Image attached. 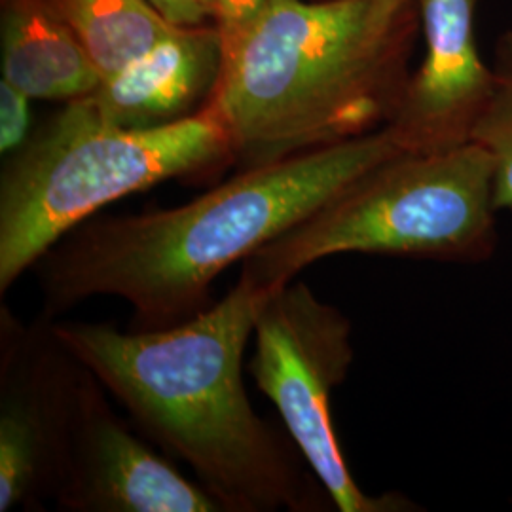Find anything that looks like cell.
<instances>
[{"instance_id":"6da1fadb","label":"cell","mask_w":512,"mask_h":512,"mask_svg":"<svg viewBox=\"0 0 512 512\" xmlns=\"http://www.w3.org/2000/svg\"><path fill=\"white\" fill-rule=\"evenodd\" d=\"M270 293L241 272L222 300L175 327L124 332L54 319V330L139 431L192 469L222 512L330 511V495L289 433L258 416L243 382L245 351Z\"/></svg>"},{"instance_id":"7a4b0ae2","label":"cell","mask_w":512,"mask_h":512,"mask_svg":"<svg viewBox=\"0 0 512 512\" xmlns=\"http://www.w3.org/2000/svg\"><path fill=\"white\" fill-rule=\"evenodd\" d=\"M404 152L391 129L270 164L171 209L93 217L35 264L44 313L57 315L95 296L133 310L131 330L181 325L213 304V283L289 232L387 158Z\"/></svg>"},{"instance_id":"3957f363","label":"cell","mask_w":512,"mask_h":512,"mask_svg":"<svg viewBox=\"0 0 512 512\" xmlns=\"http://www.w3.org/2000/svg\"><path fill=\"white\" fill-rule=\"evenodd\" d=\"M370 0H266L224 46L209 99L245 167L384 128L410 76L404 38L372 37Z\"/></svg>"},{"instance_id":"277c9868","label":"cell","mask_w":512,"mask_h":512,"mask_svg":"<svg viewBox=\"0 0 512 512\" xmlns=\"http://www.w3.org/2000/svg\"><path fill=\"white\" fill-rule=\"evenodd\" d=\"M234 158L217 112L160 128H122L88 97L67 103L10 154L0 177V293L103 207Z\"/></svg>"},{"instance_id":"5b68a950","label":"cell","mask_w":512,"mask_h":512,"mask_svg":"<svg viewBox=\"0 0 512 512\" xmlns=\"http://www.w3.org/2000/svg\"><path fill=\"white\" fill-rule=\"evenodd\" d=\"M497 213L494 165L484 148L399 152L258 249L241 272L274 289L325 258L351 253L482 264L497 251Z\"/></svg>"},{"instance_id":"8992f818","label":"cell","mask_w":512,"mask_h":512,"mask_svg":"<svg viewBox=\"0 0 512 512\" xmlns=\"http://www.w3.org/2000/svg\"><path fill=\"white\" fill-rule=\"evenodd\" d=\"M348 315L304 281L274 287L258 313L249 374L274 403L285 431L340 512H418L399 492L370 495L349 471L332 423V391L355 361Z\"/></svg>"},{"instance_id":"52a82bcc","label":"cell","mask_w":512,"mask_h":512,"mask_svg":"<svg viewBox=\"0 0 512 512\" xmlns=\"http://www.w3.org/2000/svg\"><path fill=\"white\" fill-rule=\"evenodd\" d=\"M84 370L55 334L54 317L25 323L0 308V512L54 503Z\"/></svg>"},{"instance_id":"ba28073f","label":"cell","mask_w":512,"mask_h":512,"mask_svg":"<svg viewBox=\"0 0 512 512\" xmlns=\"http://www.w3.org/2000/svg\"><path fill=\"white\" fill-rule=\"evenodd\" d=\"M109 397L86 368L55 505L67 512H222L198 480L114 412Z\"/></svg>"},{"instance_id":"9c48e42d","label":"cell","mask_w":512,"mask_h":512,"mask_svg":"<svg viewBox=\"0 0 512 512\" xmlns=\"http://www.w3.org/2000/svg\"><path fill=\"white\" fill-rule=\"evenodd\" d=\"M478 0H418L425 57L408 78L387 128L404 152H439L471 143L494 90L478 54Z\"/></svg>"},{"instance_id":"30bf717a","label":"cell","mask_w":512,"mask_h":512,"mask_svg":"<svg viewBox=\"0 0 512 512\" xmlns=\"http://www.w3.org/2000/svg\"><path fill=\"white\" fill-rule=\"evenodd\" d=\"M224 46L219 27H179L105 78L88 95L103 118L122 128H160L209 103L219 84Z\"/></svg>"},{"instance_id":"8fae6325","label":"cell","mask_w":512,"mask_h":512,"mask_svg":"<svg viewBox=\"0 0 512 512\" xmlns=\"http://www.w3.org/2000/svg\"><path fill=\"white\" fill-rule=\"evenodd\" d=\"M2 80L31 99L71 103L92 95L101 74L50 0H2Z\"/></svg>"},{"instance_id":"7c38bea8","label":"cell","mask_w":512,"mask_h":512,"mask_svg":"<svg viewBox=\"0 0 512 512\" xmlns=\"http://www.w3.org/2000/svg\"><path fill=\"white\" fill-rule=\"evenodd\" d=\"M92 57L101 82L171 35L147 0H50Z\"/></svg>"},{"instance_id":"4fadbf2b","label":"cell","mask_w":512,"mask_h":512,"mask_svg":"<svg viewBox=\"0 0 512 512\" xmlns=\"http://www.w3.org/2000/svg\"><path fill=\"white\" fill-rule=\"evenodd\" d=\"M494 90L476 122L471 143L486 150L494 165L497 211H512V31L495 44Z\"/></svg>"},{"instance_id":"5bb4252c","label":"cell","mask_w":512,"mask_h":512,"mask_svg":"<svg viewBox=\"0 0 512 512\" xmlns=\"http://www.w3.org/2000/svg\"><path fill=\"white\" fill-rule=\"evenodd\" d=\"M31 97L12 86L0 82V152L14 154L29 141L31 129Z\"/></svg>"},{"instance_id":"9a60e30c","label":"cell","mask_w":512,"mask_h":512,"mask_svg":"<svg viewBox=\"0 0 512 512\" xmlns=\"http://www.w3.org/2000/svg\"><path fill=\"white\" fill-rule=\"evenodd\" d=\"M418 0H370L368 23L376 40H397L408 35L412 6Z\"/></svg>"},{"instance_id":"2e32d148","label":"cell","mask_w":512,"mask_h":512,"mask_svg":"<svg viewBox=\"0 0 512 512\" xmlns=\"http://www.w3.org/2000/svg\"><path fill=\"white\" fill-rule=\"evenodd\" d=\"M175 27H200L207 19H219L222 0H147Z\"/></svg>"},{"instance_id":"e0dca14e","label":"cell","mask_w":512,"mask_h":512,"mask_svg":"<svg viewBox=\"0 0 512 512\" xmlns=\"http://www.w3.org/2000/svg\"><path fill=\"white\" fill-rule=\"evenodd\" d=\"M266 0H222L219 14V31L222 37V46L232 42L245 25L255 18L256 12L262 8Z\"/></svg>"}]
</instances>
